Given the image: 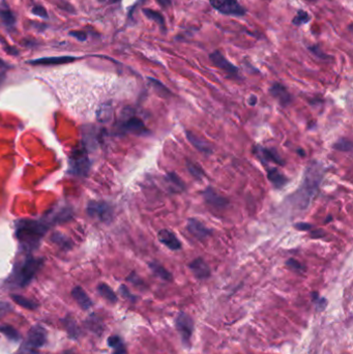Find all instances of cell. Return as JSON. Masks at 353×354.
<instances>
[{"instance_id": "obj_26", "label": "cell", "mask_w": 353, "mask_h": 354, "mask_svg": "<svg viewBox=\"0 0 353 354\" xmlns=\"http://www.w3.org/2000/svg\"><path fill=\"white\" fill-rule=\"evenodd\" d=\"M97 291L98 293L101 294L106 301H108L111 304H115L117 303V295L115 294V292L112 290V288L110 286H108L105 283L99 284L97 286Z\"/></svg>"}, {"instance_id": "obj_38", "label": "cell", "mask_w": 353, "mask_h": 354, "mask_svg": "<svg viewBox=\"0 0 353 354\" xmlns=\"http://www.w3.org/2000/svg\"><path fill=\"white\" fill-rule=\"evenodd\" d=\"M52 240L65 248H69V244L71 243L66 236L61 233H54L52 236Z\"/></svg>"}, {"instance_id": "obj_42", "label": "cell", "mask_w": 353, "mask_h": 354, "mask_svg": "<svg viewBox=\"0 0 353 354\" xmlns=\"http://www.w3.org/2000/svg\"><path fill=\"white\" fill-rule=\"evenodd\" d=\"M12 310V307L8 303L0 302V319L3 318V317Z\"/></svg>"}, {"instance_id": "obj_10", "label": "cell", "mask_w": 353, "mask_h": 354, "mask_svg": "<svg viewBox=\"0 0 353 354\" xmlns=\"http://www.w3.org/2000/svg\"><path fill=\"white\" fill-rule=\"evenodd\" d=\"M253 153L261 161L262 164H266V163H275L279 166H284L285 162L280 157L278 151L274 148H265L260 145H255L253 148Z\"/></svg>"}, {"instance_id": "obj_43", "label": "cell", "mask_w": 353, "mask_h": 354, "mask_svg": "<svg viewBox=\"0 0 353 354\" xmlns=\"http://www.w3.org/2000/svg\"><path fill=\"white\" fill-rule=\"evenodd\" d=\"M313 227H314V226H313L312 224L304 223V222L294 224V228H295L296 230H300V231H309V230L313 229Z\"/></svg>"}, {"instance_id": "obj_24", "label": "cell", "mask_w": 353, "mask_h": 354, "mask_svg": "<svg viewBox=\"0 0 353 354\" xmlns=\"http://www.w3.org/2000/svg\"><path fill=\"white\" fill-rule=\"evenodd\" d=\"M108 345L113 349L112 354H126L125 344L119 335H111V337H109Z\"/></svg>"}, {"instance_id": "obj_2", "label": "cell", "mask_w": 353, "mask_h": 354, "mask_svg": "<svg viewBox=\"0 0 353 354\" xmlns=\"http://www.w3.org/2000/svg\"><path fill=\"white\" fill-rule=\"evenodd\" d=\"M48 231V225L35 220H20L16 225V236L21 247L26 252L37 249L42 238Z\"/></svg>"}, {"instance_id": "obj_47", "label": "cell", "mask_w": 353, "mask_h": 354, "mask_svg": "<svg viewBox=\"0 0 353 354\" xmlns=\"http://www.w3.org/2000/svg\"><path fill=\"white\" fill-rule=\"evenodd\" d=\"M256 102H257V97L254 96V95H252V96L250 97V99H249V104H250L251 106H254V105H256Z\"/></svg>"}, {"instance_id": "obj_15", "label": "cell", "mask_w": 353, "mask_h": 354, "mask_svg": "<svg viewBox=\"0 0 353 354\" xmlns=\"http://www.w3.org/2000/svg\"><path fill=\"white\" fill-rule=\"evenodd\" d=\"M188 268L198 280H206L212 276V269L210 265H208L206 261L201 257L194 259L188 264Z\"/></svg>"}, {"instance_id": "obj_51", "label": "cell", "mask_w": 353, "mask_h": 354, "mask_svg": "<svg viewBox=\"0 0 353 354\" xmlns=\"http://www.w3.org/2000/svg\"><path fill=\"white\" fill-rule=\"evenodd\" d=\"M2 78H3V75H0V82H1V80H2Z\"/></svg>"}, {"instance_id": "obj_28", "label": "cell", "mask_w": 353, "mask_h": 354, "mask_svg": "<svg viewBox=\"0 0 353 354\" xmlns=\"http://www.w3.org/2000/svg\"><path fill=\"white\" fill-rule=\"evenodd\" d=\"M186 166L188 173L191 174L193 178H195L196 180H201L205 176V172L203 171V169L198 164L193 163L191 160H187Z\"/></svg>"}, {"instance_id": "obj_16", "label": "cell", "mask_w": 353, "mask_h": 354, "mask_svg": "<svg viewBox=\"0 0 353 354\" xmlns=\"http://www.w3.org/2000/svg\"><path fill=\"white\" fill-rule=\"evenodd\" d=\"M158 238L162 244H164L171 251H178L182 249V241H180L177 236L168 229H162L158 233Z\"/></svg>"}, {"instance_id": "obj_22", "label": "cell", "mask_w": 353, "mask_h": 354, "mask_svg": "<svg viewBox=\"0 0 353 354\" xmlns=\"http://www.w3.org/2000/svg\"><path fill=\"white\" fill-rule=\"evenodd\" d=\"M149 268L152 271V274L155 275L156 277L160 278L163 281H166V282H171L173 280V277H172V274L167 270L164 266L162 264H160L159 262L157 261H152L149 263Z\"/></svg>"}, {"instance_id": "obj_3", "label": "cell", "mask_w": 353, "mask_h": 354, "mask_svg": "<svg viewBox=\"0 0 353 354\" xmlns=\"http://www.w3.org/2000/svg\"><path fill=\"white\" fill-rule=\"evenodd\" d=\"M43 264L44 260L42 258H35L28 255L24 260L15 265L13 274L8 279V283L19 288L28 286L34 277L37 276Z\"/></svg>"}, {"instance_id": "obj_46", "label": "cell", "mask_w": 353, "mask_h": 354, "mask_svg": "<svg viewBox=\"0 0 353 354\" xmlns=\"http://www.w3.org/2000/svg\"><path fill=\"white\" fill-rule=\"evenodd\" d=\"M324 236H325V232L321 229H318L311 233V237H313V238H320V237H324Z\"/></svg>"}, {"instance_id": "obj_20", "label": "cell", "mask_w": 353, "mask_h": 354, "mask_svg": "<svg viewBox=\"0 0 353 354\" xmlns=\"http://www.w3.org/2000/svg\"><path fill=\"white\" fill-rule=\"evenodd\" d=\"M71 296L74 297L77 304L81 307V308H83V310H88V308L92 307L93 301L89 298L88 294L84 291L82 287L77 286L71 290Z\"/></svg>"}, {"instance_id": "obj_33", "label": "cell", "mask_w": 353, "mask_h": 354, "mask_svg": "<svg viewBox=\"0 0 353 354\" xmlns=\"http://www.w3.org/2000/svg\"><path fill=\"white\" fill-rule=\"evenodd\" d=\"M333 149L342 152H351L352 151V142L347 138H341L333 144Z\"/></svg>"}, {"instance_id": "obj_44", "label": "cell", "mask_w": 353, "mask_h": 354, "mask_svg": "<svg viewBox=\"0 0 353 354\" xmlns=\"http://www.w3.org/2000/svg\"><path fill=\"white\" fill-rule=\"evenodd\" d=\"M70 35L73 36V38H76L81 42H84L87 40V33L83 31H71Z\"/></svg>"}, {"instance_id": "obj_39", "label": "cell", "mask_w": 353, "mask_h": 354, "mask_svg": "<svg viewBox=\"0 0 353 354\" xmlns=\"http://www.w3.org/2000/svg\"><path fill=\"white\" fill-rule=\"evenodd\" d=\"M119 292H120V294L122 295V297L126 298V299H128V301H130L131 303H136V302H137V296H135L134 294H132L131 291L129 290V288L126 287L125 285H121V286L119 287Z\"/></svg>"}, {"instance_id": "obj_50", "label": "cell", "mask_w": 353, "mask_h": 354, "mask_svg": "<svg viewBox=\"0 0 353 354\" xmlns=\"http://www.w3.org/2000/svg\"><path fill=\"white\" fill-rule=\"evenodd\" d=\"M121 0H110L111 3H117V2H120Z\"/></svg>"}, {"instance_id": "obj_21", "label": "cell", "mask_w": 353, "mask_h": 354, "mask_svg": "<svg viewBox=\"0 0 353 354\" xmlns=\"http://www.w3.org/2000/svg\"><path fill=\"white\" fill-rule=\"evenodd\" d=\"M267 177L271 185H273L276 189L284 188L289 181V179L278 168H268Z\"/></svg>"}, {"instance_id": "obj_25", "label": "cell", "mask_w": 353, "mask_h": 354, "mask_svg": "<svg viewBox=\"0 0 353 354\" xmlns=\"http://www.w3.org/2000/svg\"><path fill=\"white\" fill-rule=\"evenodd\" d=\"M63 323H65V325H66V329H67V331L70 337L73 339H78L81 333V330L77 324V321L73 318V317L67 316L66 319L63 320Z\"/></svg>"}, {"instance_id": "obj_9", "label": "cell", "mask_w": 353, "mask_h": 354, "mask_svg": "<svg viewBox=\"0 0 353 354\" xmlns=\"http://www.w3.org/2000/svg\"><path fill=\"white\" fill-rule=\"evenodd\" d=\"M87 212L90 216L105 223H109L113 217L112 207L106 202H90L87 206Z\"/></svg>"}, {"instance_id": "obj_27", "label": "cell", "mask_w": 353, "mask_h": 354, "mask_svg": "<svg viewBox=\"0 0 353 354\" xmlns=\"http://www.w3.org/2000/svg\"><path fill=\"white\" fill-rule=\"evenodd\" d=\"M11 297L16 304L21 306L24 308H27V310H35V308L38 307V304L35 303L34 301H32V299H30V298L24 297V296L19 295V294H12Z\"/></svg>"}, {"instance_id": "obj_34", "label": "cell", "mask_w": 353, "mask_h": 354, "mask_svg": "<svg viewBox=\"0 0 353 354\" xmlns=\"http://www.w3.org/2000/svg\"><path fill=\"white\" fill-rule=\"evenodd\" d=\"M148 81L152 84L153 88H155L161 95H163V96L170 95V94H171L170 90L164 84L161 83L159 80H156L153 78H148Z\"/></svg>"}, {"instance_id": "obj_1", "label": "cell", "mask_w": 353, "mask_h": 354, "mask_svg": "<svg viewBox=\"0 0 353 354\" xmlns=\"http://www.w3.org/2000/svg\"><path fill=\"white\" fill-rule=\"evenodd\" d=\"M323 178V168L321 164L317 162H313L306 167L302 185L296 192L293 194V202L295 205L306 210L309 207L314 198L319 192V188L321 180Z\"/></svg>"}, {"instance_id": "obj_35", "label": "cell", "mask_w": 353, "mask_h": 354, "mask_svg": "<svg viewBox=\"0 0 353 354\" xmlns=\"http://www.w3.org/2000/svg\"><path fill=\"white\" fill-rule=\"evenodd\" d=\"M286 266L289 269L297 272V274H303V272H305V270H306L305 265L302 264L300 261H297L296 259H293V258H290L286 261Z\"/></svg>"}, {"instance_id": "obj_32", "label": "cell", "mask_w": 353, "mask_h": 354, "mask_svg": "<svg viewBox=\"0 0 353 354\" xmlns=\"http://www.w3.org/2000/svg\"><path fill=\"white\" fill-rule=\"evenodd\" d=\"M310 21H311V16L309 15V13H306L304 10H298L296 12L295 17L292 19V24L300 27L302 25L309 23Z\"/></svg>"}, {"instance_id": "obj_45", "label": "cell", "mask_w": 353, "mask_h": 354, "mask_svg": "<svg viewBox=\"0 0 353 354\" xmlns=\"http://www.w3.org/2000/svg\"><path fill=\"white\" fill-rule=\"evenodd\" d=\"M157 2L162 8H168L172 5V0H157Z\"/></svg>"}, {"instance_id": "obj_31", "label": "cell", "mask_w": 353, "mask_h": 354, "mask_svg": "<svg viewBox=\"0 0 353 354\" xmlns=\"http://www.w3.org/2000/svg\"><path fill=\"white\" fill-rule=\"evenodd\" d=\"M166 177V180L168 181V183L170 185H172L173 187L176 188L177 190H179V192H182V190H185L186 189V185L183 181V179L180 178L175 172H169V173L165 176Z\"/></svg>"}, {"instance_id": "obj_41", "label": "cell", "mask_w": 353, "mask_h": 354, "mask_svg": "<svg viewBox=\"0 0 353 354\" xmlns=\"http://www.w3.org/2000/svg\"><path fill=\"white\" fill-rule=\"evenodd\" d=\"M128 281H129V282H131L132 284H134L135 286H139V287L144 286L143 281L137 275H136L135 272H132V274L129 276Z\"/></svg>"}, {"instance_id": "obj_14", "label": "cell", "mask_w": 353, "mask_h": 354, "mask_svg": "<svg viewBox=\"0 0 353 354\" xmlns=\"http://www.w3.org/2000/svg\"><path fill=\"white\" fill-rule=\"evenodd\" d=\"M269 94L271 96L277 99L281 106L283 107L289 106L293 101V97L291 94L288 92L287 87L279 82L274 83L269 87Z\"/></svg>"}, {"instance_id": "obj_23", "label": "cell", "mask_w": 353, "mask_h": 354, "mask_svg": "<svg viewBox=\"0 0 353 354\" xmlns=\"http://www.w3.org/2000/svg\"><path fill=\"white\" fill-rule=\"evenodd\" d=\"M142 12L144 15H145L147 19H149L150 21H153L160 26V29H161L162 33H166V31H167L166 21H165V18L163 17L162 14H160L157 11L150 10V8H143Z\"/></svg>"}, {"instance_id": "obj_49", "label": "cell", "mask_w": 353, "mask_h": 354, "mask_svg": "<svg viewBox=\"0 0 353 354\" xmlns=\"http://www.w3.org/2000/svg\"><path fill=\"white\" fill-rule=\"evenodd\" d=\"M61 354H77V353H75L74 351H71V350H66V351H63Z\"/></svg>"}, {"instance_id": "obj_36", "label": "cell", "mask_w": 353, "mask_h": 354, "mask_svg": "<svg viewBox=\"0 0 353 354\" xmlns=\"http://www.w3.org/2000/svg\"><path fill=\"white\" fill-rule=\"evenodd\" d=\"M312 301L314 302V304L316 305L318 311H322L327 307L328 301L324 297H321L317 292H313L312 293Z\"/></svg>"}, {"instance_id": "obj_7", "label": "cell", "mask_w": 353, "mask_h": 354, "mask_svg": "<svg viewBox=\"0 0 353 354\" xmlns=\"http://www.w3.org/2000/svg\"><path fill=\"white\" fill-rule=\"evenodd\" d=\"M46 343H47V331L42 325L37 324L33 325L29 330L28 334H27V339L25 340L23 345L26 347L37 351L38 349L42 348Z\"/></svg>"}, {"instance_id": "obj_29", "label": "cell", "mask_w": 353, "mask_h": 354, "mask_svg": "<svg viewBox=\"0 0 353 354\" xmlns=\"http://www.w3.org/2000/svg\"><path fill=\"white\" fill-rule=\"evenodd\" d=\"M86 326L89 330H92L97 334H102L103 332V323L101 319L97 318L95 315H92L86 320Z\"/></svg>"}, {"instance_id": "obj_13", "label": "cell", "mask_w": 353, "mask_h": 354, "mask_svg": "<svg viewBox=\"0 0 353 354\" xmlns=\"http://www.w3.org/2000/svg\"><path fill=\"white\" fill-rule=\"evenodd\" d=\"M120 130L123 133L134 134V135H146L149 133L145 123L138 117H130L124 122L120 124Z\"/></svg>"}, {"instance_id": "obj_40", "label": "cell", "mask_w": 353, "mask_h": 354, "mask_svg": "<svg viewBox=\"0 0 353 354\" xmlns=\"http://www.w3.org/2000/svg\"><path fill=\"white\" fill-rule=\"evenodd\" d=\"M32 14H34L35 16H38V17L43 18V19H48V18H49L46 8H45L43 5H39V4L33 6Z\"/></svg>"}, {"instance_id": "obj_19", "label": "cell", "mask_w": 353, "mask_h": 354, "mask_svg": "<svg viewBox=\"0 0 353 354\" xmlns=\"http://www.w3.org/2000/svg\"><path fill=\"white\" fill-rule=\"evenodd\" d=\"M0 20L8 30L13 29L16 25V17L5 0L0 3Z\"/></svg>"}, {"instance_id": "obj_17", "label": "cell", "mask_w": 353, "mask_h": 354, "mask_svg": "<svg viewBox=\"0 0 353 354\" xmlns=\"http://www.w3.org/2000/svg\"><path fill=\"white\" fill-rule=\"evenodd\" d=\"M77 59L74 56H56V57H45L39 58L34 60L27 61V63L32 66H58V65H65V63L73 62Z\"/></svg>"}, {"instance_id": "obj_18", "label": "cell", "mask_w": 353, "mask_h": 354, "mask_svg": "<svg viewBox=\"0 0 353 354\" xmlns=\"http://www.w3.org/2000/svg\"><path fill=\"white\" fill-rule=\"evenodd\" d=\"M186 136H187V139L188 140V142L191 143L198 151H200L201 153H204V154H207V156L208 154L212 153V148L211 146V144L206 142L201 137H199L198 135L192 133L191 131H186Z\"/></svg>"}, {"instance_id": "obj_12", "label": "cell", "mask_w": 353, "mask_h": 354, "mask_svg": "<svg viewBox=\"0 0 353 354\" xmlns=\"http://www.w3.org/2000/svg\"><path fill=\"white\" fill-rule=\"evenodd\" d=\"M202 196H203L204 201L208 205H211L213 208H216V210H224V208H226L229 205L228 199L220 195L212 187H207L202 192Z\"/></svg>"}, {"instance_id": "obj_30", "label": "cell", "mask_w": 353, "mask_h": 354, "mask_svg": "<svg viewBox=\"0 0 353 354\" xmlns=\"http://www.w3.org/2000/svg\"><path fill=\"white\" fill-rule=\"evenodd\" d=\"M0 332L3 333L8 340L14 342H18L21 338L19 331L15 330L12 325H7V324L0 325Z\"/></svg>"}, {"instance_id": "obj_4", "label": "cell", "mask_w": 353, "mask_h": 354, "mask_svg": "<svg viewBox=\"0 0 353 354\" xmlns=\"http://www.w3.org/2000/svg\"><path fill=\"white\" fill-rule=\"evenodd\" d=\"M90 161L84 149H76L71 152L69 160V173L75 176L85 177L90 169Z\"/></svg>"}, {"instance_id": "obj_48", "label": "cell", "mask_w": 353, "mask_h": 354, "mask_svg": "<svg viewBox=\"0 0 353 354\" xmlns=\"http://www.w3.org/2000/svg\"><path fill=\"white\" fill-rule=\"evenodd\" d=\"M8 68V65H7V63L4 61V60H2V59H0V70H3V69H7Z\"/></svg>"}, {"instance_id": "obj_11", "label": "cell", "mask_w": 353, "mask_h": 354, "mask_svg": "<svg viewBox=\"0 0 353 354\" xmlns=\"http://www.w3.org/2000/svg\"><path fill=\"white\" fill-rule=\"evenodd\" d=\"M187 230L191 233L195 238L198 240L203 241L208 237H211L212 231L206 227L201 221H199L196 217H189L187 223Z\"/></svg>"}, {"instance_id": "obj_6", "label": "cell", "mask_w": 353, "mask_h": 354, "mask_svg": "<svg viewBox=\"0 0 353 354\" xmlns=\"http://www.w3.org/2000/svg\"><path fill=\"white\" fill-rule=\"evenodd\" d=\"M210 3L215 11L226 16L242 17L246 15V10L237 0H210Z\"/></svg>"}, {"instance_id": "obj_37", "label": "cell", "mask_w": 353, "mask_h": 354, "mask_svg": "<svg viewBox=\"0 0 353 354\" xmlns=\"http://www.w3.org/2000/svg\"><path fill=\"white\" fill-rule=\"evenodd\" d=\"M307 50H309V51L313 54V55H315L316 57H318V58H320V59L328 60V59L329 58V56L327 55V54H325V53L320 49V47L318 46V45H313V46H309V47H307Z\"/></svg>"}, {"instance_id": "obj_5", "label": "cell", "mask_w": 353, "mask_h": 354, "mask_svg": "<svg viewBox=\"0 0 353 354\" xmlns=\"http://www.w3.org/2000/svg\"><path fill=\"white\" fill-rule=\"evenodd\" d=\"M175 326L178 333L180 334V338H182L183 344L186 347L189 346L192 334L195 329V324L192 317L185 312L178 313L175 319Z\"/></svg>"}, {"instance_id": "obj_8", "label": "cell", "mask_w": 353, "mask_h": 354, "mask_svg": "<svg viewBox=\"0 0 353 354\" xmlns=\"http://www.w3.org/2000/svg\"><path fill=\"white\" fill-rule=\"evenodd\" d=\"M210 60L212 62V65L218 69L225 71L229 77L238 78L239 77V70L235 67L233 63H231L227 58H226L221 51L216 50L210 54Z\"/></svg>"}]
</instances>
